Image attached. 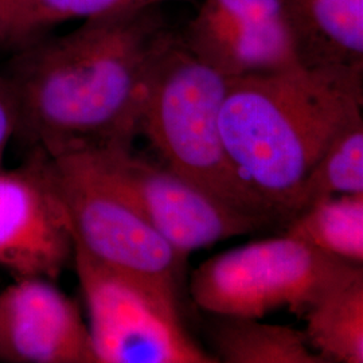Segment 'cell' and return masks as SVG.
<instances>
[{
	"label": "cell",
	"instance_id": "obj_1",
	"mask_svg": "<svg viewBox=\"0 0 363 363\" xmlns=\"http://www.w3.org/2000/svg\"><path fill=\"white\" fill-rule=\"evenodd\" d=\"M174 34L162 7H151L86 19L16 49L4 73L16 138L50 159L133 147L148 78Z\"/></svg>",
	"mask_w": 363,
	"mask_h": 363
},
{
	"label": "cell",
	"instance_id": "obj_2",
	"mask_svg": "<svg viewBox=\"0 0 363 363\" xmlns=\"http://www.w3.org/2000/svg\"><path fill=\"white\" fill-rule=\"evenodd\" d=\"M362 111L363 69L301 65L230 79L220 135L241 181L284 228L315 162Z\"/></svg>",
	"mask_w": 363,
	"mask_h": 363
},
{
	"label": "cell",
	"instance_id": "obj_3",
	"mask_svg": "<svg viewBox=\"0 0 363 363\" xmlns=\"http://www.w3.org/2000/svg\"><path fill=\"white\" fill-rule=\"evenodd\" d=\"M229 82L175 33L151 70L138 133L183 179L265 226H274L279 223L241 181L222 140L220 113Z\"/></svg>",
	"mask_w": 363,
	"mask_h": 363
},
{
	"label": "cell",
	"instance_id": "obj_4",
	"mask_svg": "<svg viewBox=\"0 0 363 363\" xmlns=\"http://www.w3.org/2000/svg\"><path fill=\"white\" fill-rule=\"evenodd\" d=\"M359 268L281 234L206 259L191 273L189 295L210 315L262 319L286 308L303 316Z\"/></svg>",
	"mask_w": 363,
	"mask_h": 363
},
{
	"label": "cell",
	"instance_id": "obj_5",
	"mask_svg": "<svg viewBox=\"0 0 363 363\" xmlns=\"http://www.w3.org/2000/svg\"><path fill=\"white\" fill-rule=\"evenodd\" d=\"M74 245L183 310L187 256L73 156L50 159Z\"/></svg>",
	"mask_w": 363,
	"mask_h": 363
},
{
	"label": "cell",
	"instance_id": "obj_6",
	"mask_svg": "<svg viewBox=\"0 0 363 363\" xmlns=\"http://www.w3.org/2000/svg\"><path fill=\"white\" fill-rule=\"evenodd\" d=\"M73 264L99 363H217L183 322L184 312L151 286L74 245Z\"/></svg>",
	"mask_w": 363,
	"mask_h": 363
},
{
	"label": "cell",
	"instance_id": "obj_7",
	"mask_svg": "<svg viewBox=\"0 0 363 363\" xmlns=\"http://www.w3.org/2000/svg\"><path fill=\"white\" fill-rule=\"evenodd\" d=\"M65 157V156H64ZM184 256L267 228L183 179L133 147L73 155Z\"/></svg>",
	"mask_w": 363,
	"mask_h": 363
},
{
	"label": "cell",
	"instance_id": "obj_8",
	"mask_svg": "<svg viewBox=\"0 0 363 363\" xmlns=\"http://www.w3.org/2000/svg\"><path fill=\"white\" fill-rule=\"evenodd\" d=\"M74 240L50 157L31 152L18 169H0V268L15 279L55 281L73 262Z\"/></svg>",
	"mask_w": 363,
	"mask_h": 363
},
{
	"label": "cell",
	"instance_id": "obj_9",
	"mask_svg": "<svg viewBox=\"0 0 363 363\" xmlns=\"http://www.w3.org/2000/svg\"><path fill=\"white\" fill-rule=\"evenodd\" d=\"M0 361L99 363L77 304L40 277L15 279L0 291Z\"/></svg>",
	"mask_w": 363,
	"mask_h": 363
},
{
	"label": "cell",
	"instance_id": "obj_10",
	"mask_svg": "<svg viewBox=\"0 0 363 363\" xmlns=\"http://www.w3.org/2000/svg\"><path fill=\"white\" fill-rule=\"evenodd\" d=\"M179 37L201 61L229 79L304 65L301 40L292 27L234 22L196 11Z\"/></svg>",
	"mask_w": 363,
	"mask_h": 363
},
{
	"label": "cell",
	"instance_id": "obj_11",
	"mask_svg": "<svg viewBox=\"0 0 363 363\" xmlns=\"http://www.w3.org/2000/svg\"><path fill=\"white\" fill-rule=\"evenodd\" d=\"M306 66L363 69V0H286Z\"/></svg>",
	"mask_w": 363,
	"mask_h": 363
},
{
	"label": "cell",
	"instance_id": "obj_12",
	"mask_svg": "<svg viewBox=\"0 0 363 363\" xmlns=\"http://www.w3.org/2000/svg\"><path fill=\"white\" fill-rule=\"evenodd\" d=\"M210 354L225 363H325L304 331L256 318L211 315L206 322Z\"/></svg>",
	"mask_w": 363,
	"mask_h": 363
},
{
	"label": "cell",
	"instance_id": "obj_13",
	"mask_svg": "<svg viewBox=\"0 0 363 363\" xmlns=\"http://www.w3.org/2000/svg\"><path fill=\"white\" fill-rule=\"evenodd\" d=\"M303 318L308 345L325 363H362L363 268L328 289Z\"/></svg>",
	"mask_w": 363,
	"mask_h": 363
},
{
	"label": "cell",
	"instance_id": "obj_14",
	"mask_svg": "<svg viewBox=\"0 0 363 363\" xmlns=\"http://www.w3.org/2000/svg\"><path fill=\"white\" fill-rule=\"evenodd\" d=\"M284 233L335 259L363 265V194L334 195L300 210Z\"/></svg>",
	"mask_w": 363,
	"mask_h": 363
},
{
	"label": "cell",
	"instance_id": "obj_15",
	"mask_svg": "<svg viewBox=\"0 0 363 363\" xmlns=\"http://www.w3.org/2000/svg\"><path fill=\"white\" fill-rule=\"evenodd\" d=\"M343 194H363V115L339 130L318 157L298 190L292 217L316 201Z\"/></svg>",
	"mask_w": 363,
	"mask_h": 363
},
{
	"label": "cell",
	"instance_id": "obj_16",
	"mask_svg": "<svg viewBox=\"0 0 363 363\" xmlns=\"http://www.w3.org/2000/svg\"><path fill=\"white\" fill-rule=\"evenodd\" d=\"M169 1L184 0H31L30 22L35 37L50 27L69 21H86L112 13L163 7Z\"/></svg>",
	"mask_w": 363,
	"mask_h": 363
},
{
	"label": "cell",
	"instance_id": "obj_17",
	"mask_svg": "<svg viewBox=\"0 0 363 363\" xmlns=\"http://www.w3.org/2000/svg\"><path fill=\"white\" fill-rule=\"evenodd\" d=\"M30 11L31 0H0V48L16 50L37 38Z\"/></svg>",
	"mask_w": 363,
	"mask_h": 363
},
{
	"label": "cell",
	"instance_id": "obj_18",
	"mask_svg": "<svg viewBox=\"0 0 363 363\" xmlns=\"http://www.w3.org/2000/svg\"><path fill=\"white\" fill-rule=\"evenodd\" d=\"M18 111L11 85L4 74H0V169L7 145L16 136Z\"/></svg>",
	"mask_w": 363,
	"mask_h": 363
}]
</instances>
